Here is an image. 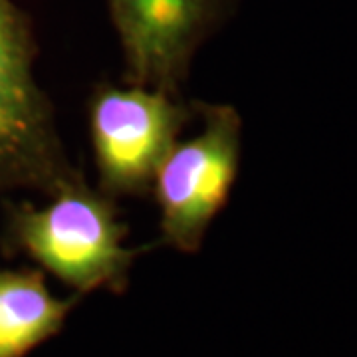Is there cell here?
<instances>
[{
	"mask_svg": "<svg viewBox=\"0 0 357 357\" xmlns=\"http://www.w3.org/2000/svg\"><path fill=\"white\" fill-rule=\"evenodd\" d=\"M128 225L115 199L77 175L50 195V203L6 206L2 252L22 255L82 298L98 290L123 294L135 260L149 246H128Z\"/></svg>",
	"mask_w": 357,
	"mask_h": 357,
	"instance_id": "6da1fadb",
	"label": "cell"
},
{
	"mask_svg": "<svg viewBox=\"0 0 357 357\" xmlns=\"http://www.w3.org/2000/svg\"><path fill=\"white\" fill-rule=\"evenodd\" d=\"M36 54L28 14L14 0H0V197L18 191L50 197L79 175L34 74Z\"/></svg>",
	"mask_w": 357,
	"mask_h": 357,
	"instance_id": "7a4b0ae2",
	"label": "cell"
},
{
	"mask_svg": "<svg viewBox=\"0 0 357 357\" xmlns=\"http://www.w3.org/2000/svg\"><path fill=\"white\" fill-rule=\"evenodd\" d=\"M203 128L177 141L153 178L159 243L197 255L218 213L229 203L243 159V115L230 103L195 102Z\"/></svg>",
	"mask_w": 357,
	"mask_h": 357,
	"instance_id": "3957f363",
	"label": "cell"
},
{
	"mask_svg": "<svg viewBox=\"0 0 357 357\" xmlns=\"http://www.w3.org/2000/svg\"><path fill=\"white\" fill-rule=\"evenodd\" d=\"M195 115V103L163 88L102 82L88 98V129L98 189L117 197L151 192L153 178L181 131Z\"/></svg>",
	"mask_w": 357,
	"mask_h": 357,
	"instance_id": "277c9868",
	"label": "cell"
},
{
	"mask_svg": "<svg viewBox=\"0 0 357 357\" xmlns=\"http://www.w3.org/2000/svg\"><path fill=\"white\" fill-rule=\"evenodd\" d=\"M126 82L181 93L192 60L241 0H105Z\"/></svg>",
	"mask_w": 357,
	"mask_h": 357,
	"instance_id": "5b68a950",
	"label": "cell"
},
{
	"mask_svg": "<svg viewBox=\"0 0 357 357\" xmlns=\"http://www.w3.org/2000/svg\"><path fill=\"white\" fill-rule=\"evenodd\" d=\"M79 302V294L54 296L38 266H0V357H28L50 342Z\"/></svg>",
	"mask_w": 357,
	"mask_h": 357,
	"instance_id": "8992f818",
	"label": "cell"
}]
</instances>
